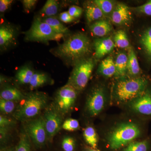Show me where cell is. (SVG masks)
Masks as SVG:
<instances>
[{
  "label": "cell",
  "instance_id": "1",
  "mask_svg": "<svg viewBox=\"0 0 151 151\" xmlns=\"http://www.w3.org/2000/svg\"><path fill=\"white\" fill-rule=\"evenodd\" d=\"M91 51V42L84 33H78L70 36L56 49L57 55L69 62L84 59Z\"/></svg>",
  "mask_w": 151,
  "mask_h": 151
},
{
  "label": "cell",
  "instance_id": "2",
  "mask_svg": "<svg viewBox=\"0 0 151 151\" xmlns=\"http://www.w3.org/2000/svg\"><path fill=\"white\" fill-rule=\"evenodd\" d=\"M147 85V80L144 77L123 78L115 86L114 98L119 103L130 102L145 92Z\"/></svg>",
  "mask_w": 151,
  "mask_h": 151
},
{
  "label": "cell",
  "instance_id": "3",
  "mask_svg": "<svg viewBox=\"0 0 151 151\" xmlns=\"http://www.w3.org/2000/svg\"><path fill=\"white\" fill-rule=\"evenodd\" d=\"M141 134L140 128L137 124L123 123L115 127L108 135V145L112 150H119L139 138Z\"/></svg>",
  "mask_w": 151,
  "mask_h": 151
},
{
  "label": "cell",
  "instance_id": "4",
  "mask_svg": "<svg viewBox=\"0 0 151 151\" xmlns=\"http://www.w3.org/2000/svg\"><path fill=\"white\" fill-rule=\"evenodd\" d=\"M47 101V97L43 93L35 92L29 94L23 104L17 110L14 117L19 120L33 118L45 107Z\"/></svg>",
  "mask_w": 151,
  "mask_h": 151
},
{
  "label": "cell",
  "instance_id": "5",
  "mask_svg": "<svg viewBox=\"0 0 151 151\" xmlns=\"http://www.w3.org/2000/svg\"><path fill=\"white\" fill-rule=\"evenodd\" d=\"M92 58H84L76 63L68 84L76 90L81 91L86 87L94 68Z\"/></svg>",
  "mask_w": 151,
  "mask_h": 151
},
{
  "label": "cell",
  "instance_id": "6",
  "mask_svg": "<svg viewBox=\"0 0 151 151\" xmlns=\"http://www.w3.org/2000/svg\"><path fill=\"white\" fill-rule=\"evenodd\" d=\"M63 35L57 33L51 27L40 18L34 21L29 30L26 33V39L34 41L57 40Z\"/></svg>",
  "mask_w": 151,
  "mask_h": 151
},
{
  "label": "cell",
  "instance_id": "7",
  "mask_svg": "<svg viewBox=\"0 0 151 151\" xmlns=\"http://www.w3.org/2000/svg\"><path fill=\"white\" fill-rule=\"evenodd\" d=\"M77 97L76 90L72 86L66 84L61 87L57 93L55 104L60 113H66L73 108Z\"/></svg>",
  "mask_w": 151,
  "mask_h": 151
},
{
  "label": "cell",
  "instance_id": "8",
  "mask_svg": "<svg viewBox=\"0 0 151 151\" xmlns=\"http://www.w3.org/2000/svg\"><path fill=\"white\" fill-rule=\"evenodd\" d=\"M26 129L29 137L37 147H42L45 144L47 136L43 118L29 122Z\"/></svg>",
  "mask_w": 151,
  "mask_h": 151
},
{
  "label": "cell",
  "instance_id": "9",
  "mask_svg": "<svg viewBox=\"0 0 151 151\" xmlns=\"http://www.w3.org/2000/svg\"><path fill=\"white\" fill-rule=\"evenodd\" d=\"M105 95L104 89L97 87L93 89L89 94L86 102V110L92 117L101 113L105 106Z\"/></svg>",
  "mask_w": 151,
  "mask_h": 151
},
{
  "label": "cell",
  "instance_id": "10",
  "mask_svg": "<svg viewBox=\"0 0 151 151\" xmlns=\"http://www.w3.org/2000/svg\"><path fill=\"white\" fill-rule=\"evenodd\" d=\"M129 106L136 113L151 116V91L146 90L143 94L131 101Z\"/></svg>",
  "mask_w": 151,
  "mask_h": 151
},
{
  "label": "cell",
  "instance_id": "11",
  "mask_svg": "<svg viewBox=\"0 0 151 151\" xmlns=\"http://www.w3.org/2000/svg\"><path fill=\"white\" fill-rule=\"evenodd\" d=\"M43 119L47 137L52 138L59 131L62 125V119L59 111L49 109L45 114Z\"/></svg>",
  "mask_w": 151,
  "mask_h": 151
},
{
  "label": "cell",
  "instance_id": "12",
  "mask_svg": "<svg viewBox=\"0 0 151 151\" xmlns=\"http://www.w3.org/2000/svg\"><path fill=\"white\" fill-rule=\"evenodd\" d=\"M115 46L116 45L111 37L96 40L94 42L95 57L97 58H102L111 52Z\"/></svg>",
  "mask_w": 151,
  "mask_h": 151
},
{
  "label": "cell",
  "instance_id": "13",
  "mask_svg": "<svg viewBox=\"0 0 151 151\" xmlns=\"http://www.w3.org/2000/svg\"><path fill=\"white\" fill-rule=\"evenodd\" d=\"M131 19V13L128 6L119 4L114 9L111 15V20L114 24L123 25L127 23Z\"/></svg>",
  "mask_w": 151,
  "mask_h": 151
},
{
  "label": "cell",
  "instance_id": "14",
  "mask_svg": "<svg viewBox=\"0 0 151 151\" xmlns=\"http://www.w3.org/2000/svg\"><path fill=\"white\" fill-rule=\"evenodd\" d=\"M89 29L94 35L103 37L111 32L112 27L111 24L107 21L101 20L93 23L90 26Z\"/></svg>",
  "mask_w": 151,
  "mask_h": 151
},
{
  "label": "cell",
  "instance_id": "15",
  "mask_svg": "<svg viewBox=\"0 0 151 151\" xmlns=\"http://www.w3.org/2000/svg\"><path fill=\"white\" fill-rule=\"evenodd\" d=\"M15 39V32L9 25L1 26L0 28V45L5 48L11 45Z\"/></svg>",
  "mask_w": 151,
  "mask_h": 151
},
{
  "label": "cell",
  "instance_id": "16",
  "mask_svg": "<svg viewBox=\"0 0 151 151\" xmlns=\"http://www.w3.org/2000/svg\"><path fill=\"white\" fill-rule=\"evenodd\" d=\"M128 55L124 52H120L117 55L115 64L116 71L115 75L117 77H124L126 75L127 70Z\"/></svg>",
  "mask_w": 151,
  "mask_h": 151
},
{
  "label": "cell",
  "instance_id": "17",
  "mask_svg": "<svg viewBox=\"0 0 151 151\" xmlns=\"http://www.w3.org/2000/svg\"><path fill=\"white\" fill-rule=\"evenodd\" d=\"M99 72L106 77H111L116 73L115 62L113 58L109 56L103 60L99 66Z\"/></svg>",
  "mask_w": 151,
  "mask_h": 151
},
{
  "label": "cell",
  "instance_id": "18",
  "mask_svg": "<svg viewBox=\"0 0 151 151\" xmlns=\"http://www.w3.org/2000/svg\"><path fill=\"white\" fill-rule=\"evenodd\" d=\"M127 70L130 75L136 76L140 72L139 65L134 51L132 48L128 50Z\"/></svg>",
  "mask_w": 151,
  "mask_h": 151
},
{
  "label": "cell",
  "instance_id": "19",
  "mask_svg": "<svg viewBox=\"0 0 151 151\" xmlns=\"http://www.w3.org/2000/svg\"><path fill=\"white\" fill-rule=\"evenodd\" d=\"M1 98L14 102L23 100L24 97L19 89L11 87L6 88L1 92Z\"/></svg>",
  "mask_w": 151,
  "mask_h": 151
},
{
  "label": "cell",
  "instance_id": "20",
  "mask_svg": "<svg viewBox=\"0 0 151 151\" xmlns=\"http://www.w3.org/2000/svg\"><path fill=\"white\" fill-rule=\"evenodd\" d=\"M44 22L48 24L53 30L58 34L64 35L69 32L68 28L63 25L59 20L54 17H45Z\"/></svg>",
  "mask_w": 151,
  "mask_h": 151
},
{
  "label": "cell",
  "instance_id": "21",
  "mask_svg": "<svg viewBox=\"0 0 151 151\" xmlns=\"http://www.w3.org/2000/svg\"><path fill=\"white\" fill-rule=\"evenodd\" d=\"M103 15V12L94 3L93 4L89 5L86 6V18L89 23L101 18Z\"/></svg>",
  "mask_w": 151,
  "mask_h": 151
},
{
  "label": "cell",
  "instance_id": "22",
  "mask_svg": "<svg viewBox=\"0 0 151 151\" xmlns=\"http://www.w3.org/2000/svg\"><path fill=\"white\" fill-rule=\"evenodd\" d=\"M84 140L90 147L96 149L98 142V138L95 129L91 127H86L83 132Z\"/></svg>",
  "mask_w": 151,
  "mask_h": 151
},
{
  "label": "cell",
  "instance_id": "23",
  "mask_svg": "<svg viewBox=\"0 0 151 151\" xmlns=\"http://www.w3.org/2000/svg\"><path fill=\"white\" fill-rule=\"evenodd\" d=\"M58 4L55 0H47L41 10V13L46 17H52L58 13Z\"/></svg>",
  "mask_w": 151,
  "mask_h": 151
},
{
  "label": "cell",
  "instance_id": "24",
  "mask_svg": "<svg viewBox=\"0 0 151 151\" xmlns=\"http://www.w3.org/2000/svg\"><path fill=\"white\" fill-rule=\"evenodd\" d=\"M150 143L148 140L132 142L128 144L122 151H148Z\"/></svg>",
  "mask_w": 151,
  "mask_h": 151
},
{
  "label": "cell",
  "instance_id": "25",
  "mask_svg": "<svg viewBox=\"0 0 151 151\" xmlns=\"http://www.w3.org/2000/svg\"><path fill=\"white\" fill-rule=\"evenodd\" d=\"M140 42L146 54L151 58V27L143 32L141 37Z\"/></svg>",
  "mask_w": 151,
  "mask_h": 151
},
{
  "label": "cell",
  "instance_id": "26",
  "mask_svg": "<svg viewBox=\"0 0 151 151\" xmlns=\"http://www.w3.org/2000/svg\"><path fill=\"white\" fill-rule=\"evenodd\" d=\"M34 73L33 71L29 68H23L20 69L17 73V79L22 84H29Z\"/></svg>",
  "mask_w": 151,
  "mask_h": 151
},
{
  "label": "cell",
  "instance_id": "27",
  "mask_svg": "<svg viewBox=\"0 0 151 151\" xmlns=\"http://www.w3.org/2000/svg\"><path fill=\"white\" fill-rule=\"evenodd\" d=\"M114 40L116 45L120 48H127L129 45L127 34L122 30H119L115 33Z\"/></svg>",
  "mask_w": 151,
  "mask_h": 151
},
{
  "label": "cell",
  "instance_id": "28",
  "mask_svg": "<svg viewBox=\"0 0 151 151\" xmlns=\"http://www.w3.org/2000/svg\"><path fill=\"white\" fill-rule=\"evenodd\" d=\"M47 81V76L41 73H34L29 83L30 88L31 89L38 88L46 83Z\"/></svg>",
  "mask_w": 151,
  "mask_h": 151
},
{
  "label": "cell",
  "instance_id": "29",
  "mask_svg": "<svg viewBox=\"0 0 151 151\" xmlns=\"http://www.w3.org/2000/svg\"><path fill=\"white\" fill-rule=\"evenodd\" d=\"M29 136L27 134H22L17 145L15 151H31Z\"/></svg>",
  "mask_w": 151,
  "mask_h": 151
},
{
  "label": "cell",
  "instance_id": "30",
  "mask_svg": "<svg viewBox=\"0 0 151 151\" xmlns=\"http://www.w3.org/2000/svg\"><path fill=\"white\" fill-rule=\"evenodd\" d=\"M94 3L99 7L104 14H108L113 11L114 4L108 0H95Z\"/></svg>",
  "mask_w": 151,
  "mask_h": 151
},
{
  "label": "cell",
  "instance_id": "31",
  "mask_svg": "<svg viewBox=\"0 0 151 151\" xmlns=\"http://www.w3.org/2000/svg\"><path fill=\"white\" fill-rule=\"evenodd\" d=\"M63 129L65 131L73 132L79 129L80 125L77 120L73 119H68L63 122L62 125Z\"/></svg>",
  "mask_w": 151,
  "mask_h": 151
},
{
  "label": "cell",
  "instance_id": "32",
  "mask_svg": "<svg viewBox=\"0 0 151 151\" xmlns=\"http://www.w3.org/2000/svg\"><path fill=\"white\" fill-rule=\"evenodd\" d=\"M15 107L13 101L0 99V109L3 113L7 114L12 113L14 110Z\"/></svg>",
  "mask_w": 151,
  "mask_h": 151
},
{
  "label": "cell",
  "instance_id": "33",
  "mask_svg": "<svg viewBox=\"0 0 151 151\" xmlns=\"http://www.w3.org/2000/svg\"><path fill=\"white\" fill-rule=\"evenodd\" d=\"M76 147L75 139L70 137L63 138L61 143V147L64 151H74Z\"/></svg>",
  "mask_w": 151,
  "mask_h": 151
},
{
  "label": "cell",
  "instance_id": "34",
  "mask_svg": "<svg viewBox=\"0 0 151 151\" xmlns=\"http://www.w3.org/2000/svg\"><path fill=\"white\" fill-rule=\"evenodd\" d=\"M139 12L148 16H151V1L135 9Z\"/></svg>",
  "mask_w": 151,
  "mask_h": 151
},
{
  "label": "cell",
  "instance_id": "35",
  "mask_svg": "<svg viewBox=\"0 0 151 151\" xmlns=\"http://www.w3.org/2000/svg\"><path fill=\"white\" fill-rule=\"evenodd\" d=\"M68 12L72 17L75 19L81 16L82 13V9L78 6H72L68 9Z\"/></svg>",
  "mask_w": 151,
  "mask_h": 151
},
{
  "label": "cell",
  "instance_id": "36",
  "mask_svg": "<svg viewBox=\"0 0 151 151\" xmlns=\"http://www.w3.org/2000/svg\"><path fill=\"white\" fill-rule=\"evenodd\" d=\"M14 124L13 122L5 117L2 116H0V127L1 128H7L12 126Z\"/></svg>",
  "mask_w": 151,
  "mask_h": 151
},
{
  "label": "cell",
  "instance_id": "37",
  "mask_svg": "<svg viewBox=\"0 0 151 151\" xmlns=\"http://www.w3.org/2000/svg\"><path fill=\"white\" fill-rule=\"evenodd\" d=\"M60 19L61 22H63L67 23L73 21L74 18L72 17L69 14L68 12H63L61 13L59 15Z\"/></svg>",
  "mask_w": 151,
  "mask_h": 151
},
{
  "label": "cell",
  "instance_id": "38",
  "mask_svg": "<svg viewBox=\"0 0 151 151\" xmlns=\"http://www.w3.org/2000/svg\"><path fill=\"white\" fill-rule=\"evenodd\" d=\"M13 2L12 0H1L0 1V12H4L8 9Z\"/></svg>",
  "mask_w": 151,
  "mask_h": 151
},
{
  "label": "cell",
  "instance_id": "39",
  "mask_svg": "<svg viewBox=\"0 0 151 151\" xmlns=\"http://www.w3.org/2000/svg\"><path fill=\"white\" fill-rule=\"evenodd\" d=\"M37 2L36 0H24L22 3L25 11H29L35 6Z\"/></svg>",
  "mask_w": 151,
  "mask_h": 151
},
{
  "label": "cell",
  "instance_id": "40",
  "mask_svg": "<svg viewBox=\"0 0 151 151\" xmlns=\"http://www.w3.org/2000/svg\"><path fill=\"white\" fill-rule=\"evenodd\" d=\"M16 148L13 147H6L2 149L1 151H15Z\"/></svg>",
  "mask_w": 151,
  "mask_h": 151
},
{
  "label": "cell",
  "instance_id": "41",
  "mask_svg": "<svg viewBox=\"0 0 151 151\" xmlns=\"http://www.w3.org/2000/svg\"><path fill=\"white\" fill-rule=\"evenodd\" d=\"M84 151H100L96 149L92 148V147L87 148L84 150Z\"/></svg>",
  "mask_w": 151,
  "mask_h": 151
}]
</instances>
